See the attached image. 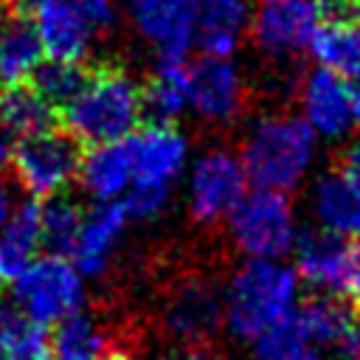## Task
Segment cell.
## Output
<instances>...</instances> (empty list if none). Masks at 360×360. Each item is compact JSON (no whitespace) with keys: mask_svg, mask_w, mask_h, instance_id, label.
Returning <instances> with one entry per match:
<instances>
[{"mask_svg":"<svg viewBox=\"0 0 360 360\" xmlns=\"http://www.w3.org/2000/svg\"><path fill=\"white\" fill-rule=\"evenodd\" d=\"M248 191V174L242 158L225 146L205 149L194 166L188 180V217L200 228H214L228 219L236 202Z\"/></svg>","mask_w":360,"mask_h":360,"instance_id":"obj_9","label":"cell"},{"mask_svg":"<svg viewBox=\"0 0 360 360\" xmlns=\"http://www.w3.org/2000/svg\"><path fill=\"white\" fill-rule=\"evenodd\" d=\"M309 3H312V8L318 11V17H321L323 22H329V20H343V14L352 11V8H349V0H309Z\"/></svg>","mask_w":360,"mask_h":360,"instance_id":"obj_32","label":"cell"},{"mask_svg":"<svg viewBox=\"0 0 360 360\" xmlns=\"http://www.w3.org/2000/svg\"><path fill=\"white\" fill-rule=\"evenodd\" d=\"M143 115V87L115 65L87 73L82 90L62 107L65 129L87 146L124 141Z\"/></svg>","mask_w":360,"mask_h":360,"instance_id":"obj_3","label":"cell"},{"mask_svg":"<svg viewBox=\"0 0 360 360\" xmlns=\"http://www.w3.org/2000/svg\"><path fill=\"white\" fill-rule=\"evenodd\" d=\"M93 28H110L115 22V0H76Z\"/></svg>","mask_w":360,"mask_h":360,"instance_id":"obj_31","label":"cell"},{"mask_svg":"<svg viewBox=\"0 0 360 360\" xmlns=\"http://www.w3.org/2000/svg\"><path fill=\"white\" fill-rule=\"evenodd\" d=\"M340 172L360 188V141H354V143L346 149V155H343V160H340Z\"/></svg>","mask_w":360,"mask_h":360,"instance_id":"obj_33","label":"cell"},{"mask_svg":"<svg viewBox=\"0 0 360 360\" xmlns=\"http://www.w3.org/2000/svg\"><path fill=\"white\" fill-rule=\"evenodd\" d=\"M8 163L31 200H48L62 194L79 177L82 143L68 129L48 127L37 135L17 138Z\"/></svg>","mask_w":360,"mask_h":360,"instance_id":"obj_6","label":"cell"},{"mask_svg":"<svg viewBox=\"0 0 360 360\" xmlns=\"http://www.w3.org/2000/svg\"><path fill=\"white\" fill-rule=\"evenodd\" d=\"M248 0H194V42L202 56L231 59L250 25Z\"/></svg>","mask_w":360,"mask_h":360,"instance_id":"obj_18","label":"cell"},{"mask_svg":"<svg viewBox=\"0 0 360 360\" xmlns=\"http://www.w3.org/2000/svg\"><path fill=\"white\" fill-rule=\"evenodd\" d=\"M31 20L45 56L82 62L93 42V25L76 0H34L20 14Z\"/></svg>","mask_w":360,"mask_h":360,"instance_id":"obj_16","label":"cell"},{"mask_svg":"<svg viewBox=\"0 0 360 360\" xmlns=\"http://www.w3.org/2000/svg\"><path fill=\"white\" fill-rule=\"evenodd\" d=\"M132 149V186L146 188H169L180 180L188 163V138L163 121H152L129 135Z\"/></svg>","mask_w":360,"mask_h":360,"instance_id":"obj_11","label":"cell"},{"mask_svg":"<svg viewBox=\"0 0 360 360\" xmlns=\"http://www.w3.org/2000/svg\"><path fill=\"white\" fill-rule=\"evenodd\" d=\"M349 8H352V14L360 20V0H349Z\"/></svg>","mask_w":360,"mask_h":360,"instance_id":"obj_38","label":"cell"},{"mask_svg":"<svg viewBox=\"0 0 360 360\" xmlns=\"http://www.w3.org/2000/svg\"><path fill=\"white\" fill-rule=\"evenodd\" d=\"M115 360H121V357H115Z\"/></svg>","mask_w":360,"mask_h":360,"instance_id":"obj_40","label":"cell"},{"mask_svg":"<svg viewBox=\"0 0 360 360\" xmlns=\"http://www.w3.org/2000/svg\"><path fill=\"white\" fill-rule=\"evenodd\" d=\"M248 104L242 73L231 59L202 56L191 65L188 107L208 124H233Z\"/></svg>","mask_w":360,"mask_h":360,"instance_id":"obj_12","label":"cell"},{"mask_svg":"<svg viewBox=\"0 0 360 360\" xmlns=\"http://www.w3.org/2000/svg\"><path fill=\"white\" fill-rule=\"evenodd\" d=\"M135 31L160 59H186L194 42V0H127Z\"/></svg>","mask_w":360,"mask_h":360,"instance_id":"obj_14","label":"cell"},{"mask_svg":"<svg viewBox=\"0 0 360 360\" xmlns=\"http://www.w3.org/2000/svg\"><path fill=\"white\" fill-rule=\"evenodd\" d=\"M42 56L45 51L31 20L11 14L0 25V87L28 82Z\"/></svg>","mask_w":360,"mask_h":360,"instance_id":"obj_23","label":"cell"},{"mask_svg":"<svg viewBox=\"0 0 360 360\" xmlns=\"http://www.w3.org/2000/svg\"><path fill=\"white\" fill-rule=\"evenodd\" d=\"M11 284L14 307L39 326H56L84 304V276L68 256H37Z\"/></svg>","mask_w":360,"mask_h":360,"instance_id":"obj_5","label":"cell"},{"mask_svg":"<svg viewBox=\"0 0 360 360\" xmlns=\"http://www.w3.org/2000/svg\"><path fill=\"white\" fill-rule=\"evenodd\" d=\"M309 53L346 82H360V20L321 22L309 42Z\"/></svg>","mask_w":360,"mask_h":360,"instance_id":"obj_24","label":"cell"},{"mask_svg":"<svg viewBox=\"0 0 360 360\" xmlns=\"http://www.w3.org/2000/svg\"><path fill=\"white\" fill-rule=\"evenodd\" d=\"M301 276L281 259H248L225 287V329L253 343L298 309Z\"/></svg>","mask_w":360,"mask_h":360,"instance_id":"obj_1","label":"cell"},{"mask_svg":"<svg viewBox=\"0 0 360 360\" xmlns=\"http://www.w3.org/2000/svg\"><path fill=\"white\" fill-rule=\"evenodd\" d=\"M298 98H301V115L307 118V124L318 138L338 141L352 129L354 124L352 87L340 73L323 65L312 68L301 79Z\"/></svg>","mask_w":360,"mask_h":360,"instance_id":"obj_15","label":"cell"},{"mask_svg":"<svg viewBox=\"0 0 360 360\" xmlns=\"http://www.w3.org/2000/svg\"><path fill=\"white\" fill-rule=\"evenodd\" d=\"M51 352L56 360H115L118 357L110 332L82 309L53 326Z\"/></svg>","mask_w":360,"mask_h":360,"instance_id":"obj_22","label":"cell"},{"mask_svg":"<svg viewBox=\"0 0 360 360\" xmlns=\"http://www.w3.org/2000/svg\"><path fill=\"white\" fill-rule=\"evenodd\" d=\"M84 222V211L76 200L56 194L48 197L45 205H39V228H42V248L45 253H56V256H68L76 248L79 231Z\"/></svg>","mask_w":360,"mask_h":360,"instance_id":"obj_28","label":"cell"},{"mask_svg":"<svg viewBox=\"0 0 360 360\" xmlns=\"http://www.w3.org/2000/svg\"><path fill=\"white\" fill-rule=\"evenodd\" d=\"M321 25L309 0H259L250 14V39L270 59H292L309 51Z\"/></svg>","mask_w":360,"mask_h":360,"instance_id":"obj_10","label":"cell"},{"mask_svg":"<svg viewBox=\"0 0 360 360\" xmlns=\"http://www.w3.org/2000/svg\"><path fill=\"white\" fill-rule=\"evenodd\" d=\"M357 309H360V295H357Z\"/></svg>","mask_w":360,"mask_h":360,"instance_id":"obj_39","label":"cell"},{"mask_svg":"<svg viewBox=\"0 0 360 360\" xmlns=\"http://www.w3.org/2000/svg\"><path fill=\"white\" fill-rule=\"evenodd\" d=\"M160 321L177 343L200 349L225 326V290L202 273H186L169 284Z\"/></svg>","mask_w":360,"mask_h":360,"instance_id":"obj_7","label":"cell"},{"mask_svg":"<svg viewBox=\"0 0 360 360\" xmlns=\"http://www.w3.org/2000/svg\"><path fill=\"white\" fill-rule=\"evenodd\" d=\"M188 76L191 65L186 59H158L143 87V112L152 121L172 124L188 107Z\"/></svg>","mask_w":360,"mask_h":360,"instance_id":"obj_25","label":"cell"},{"mask_svg":"<svg viewBox=\"0 0 360 360\" xmlns=\"http://www.w3.org/2000/svg\"><path fill=\"white\" fill-rule=\"evenodd\" d=\"M0 360H53L45 326L17 307H0Z\"/></svg>","mask_w":360,"mask_h":360,"instance_id":"obj_27","label":"cell"},{"mask_svg":"<svg viewBox=\"0 0 360 360\" xmlns=\"http://www.w3.org/2000/svg\"><path fill=\"white\" fill-rule=\"evenodd\" d=\"M155 360H217V357L205 354L202 349H186V352H174V354H163V357H155Z\"/></svg>","mask_w":360,"mask_h":360,"instance_id":"obj_35","label":"cell"},{"mask_svg":"<svg viewBox=\"0 0 360 360\" xmlns=\"http://www.w3.org/2000/svg\"><path fill=\"white\" fill-rule=\"evenodd\" d=\"M42 228H39V205L34 200L14 205L8 222L0 231V278L14 281L39 253Z\"/></svg>","mask_w":360,"mask_h":360,"instance_id":"obj_21","label":"cell"},{"mask_svg":"<svg viewBox=\"0 0 360 360\" xmlns=\"http://www.w3.org/2000/svg\"><path fill=\"white\" fill-rule=\"evenodd\" d=\"M87 73L90 70L76 59H53V56H48V59H42L37 65V70H34V76L28 82L53 110H62L82 90Z\"/></svg>","mask_w":360,"mask_h":360,"instance_id":"obj_29","label":"cell"},{"mask_svg":"<svg viewBox=\"0 0 360 360\" xmlns=\"http://www.w3.org/2000/svg\"><path fill=\"white\" fill-rule=\"evenodd\" d=\"M250 360H323L318 346L301 332L295 315L253 340Z\"/></svg>","mask_w":360,"mask_h":360,"instance_id":"obj_30","label":"cell"},{"mask_svg":"<svg viewBox=\"0 0 360 360\" xmlns=\"http://www.w3.org/2000/svg\"><path fill=\"white\" fill-rule=\"evenodd\" d=\"M295 323L318 346L332 349L338 360H360V309L340 295H312L298 304Z\"/></svg>","mask_w":360,"mask_h":360,"instance_id":"obj_13","label":"cell"},{"mask_svg":"<svg viewBox=\"0 0 360 360\" xmlns=\"http://www.w3.org/2000/svg\"><path fill=\"white\" fill-rule=\"evenodd\" d=\"M11 160V143H8V132L0 127V169Z\"/></svg>","mask_w":360,"mask_h":360,"instance_id":"obj_36","label":"cell"},{"mask_svg":"<svg viewBox=\"0 0 360 360\" xmlns=\"http://www.w3.org/2000/svg\"><path fill=\"white\" fill-rule=\"evenodd\" d=\"M352 110H354V121L360 124V82L352 87Z\"/></svg>","mask_w":360,"mask_h":360,"instance_id":"obj_37","label":"cell"},{"mask_svg":"<svg viewBox=\"0 0 360 360\" xmlns=\"http://www.w3.org/2000/svg\"><path fill=\"white\" fill-rule=\"evenodd\" d=\"M11 211H14V197H11V188H8V186L0 180V231H3V225L8 222Z\"/></svg>","mask_w":360,"mask_h":360,"instance_id":"obj_34","label":"cell"},{"mask_svg":"<svg viewBox=\"0 0 360 360\" xmlns=\"http://www.w3.org/2000/svg\"><path fill=\"white\" fill-rule=\"evenodd\" d=\"M127 222H129V217H127L121 200L118 202H96L84 214L76 248L70 253V262L79 267L82 276L98 278L107 273V267L121 245V236L127 231Z\"/></svg>","mask_w":360,"mask_h":360,"instance_id":"obj_17","label":"cell"},{"mask_svg":"<svg viewBox=\"0 0 360 360\" xmlns=\"http://www.w3.org/2000/svg\"><path fill=\"white\" fill-rule=\"evenodd\" d=\"M53 107L31 84L0 87V127L14 138L37 135L53 127Z\"/></svg>","mask_w":360,"mask_h":360,"instance_id":"obj_26","label":"cell"},{"mask_svg":"<svg viewBox=\"0 0 360 360\" xmlns=\"http://www.w3.org/2000/svg\"><path fill=\"white\" fill-rule=\"evenodd\" d=\"M309 211L318 228L360 239V188L340 169H332L312 183Z\"/></svg>","mask_w":360,"mask_h":360,"instance_id":"obj_20","label":"cell"},{"mask_svg":"<svg viewBox=\"0 0 360 360\" xmlns=\"http://www.w3.org/2000/svg\"><path fill=\"white\" fill-rule=\"evenodd\" d=\"M132 177L135 169H132L129 138L90 146V152L82 155L79 183L84 194H90L96 202H118L129 191Z\"/></svg>","mask_w":360,"mask_h":360,"instance_id":"obj_19","label":"cell"},{"mask_svg":"<svg viewBox=\"0 0 360 360\" xmlns=\"http://www.w3.org/2000/svg\"><path fill=\"white\" fill-rule=\"evenodd\" d=\"M318 135L298 112L259 115L242 141V166L256 188L292 191L315 163Z\"/></svg>","mask_w":360,"mask_h":360,"instance_id":"obj_2","label":"cell"},{"mask_svg":"<svg viewBox=\"0 0 360 360\" xmlns=\"http://www.w3.org/2000/svg\"><path fill=\"white\" fill-rule=\"evenodd\" d=\"M295 273L315 290L357 298L360 295V242L340 236L323 228L298 231L295 248Z\"/></svg>","mask_w":360,"mask_h":360,"instance_id":"obj_8","label":"cell"},{"mask_svg":"<svg viewBox=\"0 0 360 360\" xmlns=\"http://www.w3.org/2000/svg\"><path fill=\"white\" fill-rule=\"evenodd\" d=\"M233 248L248 259H284L298 239L295 208L287 191L256 188L245 191L225 219Z\"/></svg>","mask_w":360,"mask_h":360,"instance_id":"obj_4","label":"cell"}]
</instances>
